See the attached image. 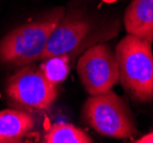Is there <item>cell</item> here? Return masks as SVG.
Returning <instances> with one entry per match:
<instances>
[{
    "instance_id": "30bf717a",
    "label": "cell",
    "mask_w": 153,
    "mask_h": 143,
    "mask_svg": "<svg viewBox=\"0 0 153 143\" xmlns=\"http://www.w3.org/2000/svg\"><path fill=\"white\" fill-rule=\"evenodd\" d=\"M39 70L50 83L58 86L67 79L70 72V57L68 55H58L45 59L42 61Z\"/></svg>"
},
{
    "instance_id": "8992f818",
    "label": "cell",
    "mask_w": 153,
    "mask_h": 143,
    "mask_svg": "<svg viewBox=\"0 0 153 143\" xmlns=\"http://www.w3.org/2000/svg\"><path fill=\"white\" fill-rule=\"evenodd\" d=\"M77 73L89 95L112 89L119 83V64L115 52L106 44L88 47L78 59Z\"/></svg>"
},
{
    "instance_id": "8fae6325",
    "label": "cell",
    "mask_w": 153,
    "mask_h": 143,
    "mask_svg": "<svg viewBox=\"0 0 153 143\" xmlns=\"http://www.w3.org/2000/svg\"><path fill=\"white\" fill-rule=\"evenodd\" d=\"M135 143H153V132H150L145 135L140 136L139 139H136Z\"/></svg>"
},
{
    "instance_id": "5b68a950",
    "label": "cell",
    "mask_w": 153,
    "mask_h": 143,
    "mask_svg": "<svg viewBox=\"0 0 153 143\" xmlns=\"http://www.w3.org/2000/svg\"><path fill=\"white\" fill-rule=\"evenodd\" d=\"M5 94L12 106L28 112H42L52 106L58 95L39 68L24 65L8 78Z\"/></svg>"
},
{
    "instance_id": "6da1fadb",
    "label": "cell",
    "mask_w": 153,
    "mask_h": 143,
    "mask_svg": "<svg viewBox=\"0 0 153 143\" xmlns=\"http://www.w3.org/2000/svg\"><path fill=\"white\" fill-rule=\"evenodd\" d=\"M119 64V83L132 102H153L152 44L131 34L123 37L115 49Z\"/></svg>"
},
{
    "instance_id": "277c9868",
    "label": "cell",
    "mask_w": 153,
    "mask_h": 143,
    "mask_svg": "<svg viewBox=\"0 0 153 143\" xmlns=\"http://www.w3.org/2000/svg\"><path fill=\"white\" fill-rule=\"evenodd\" d=\"M82 117L88 126L106 137L129 139L138 132L128 106L111 89L89 96Z\"/></svg>"
},
{
    "instance_id": "3957f363",
    "label": "cell",
    "mask_w": 153,
    "mask_h": 143,
    "mask_svg": "<svg viewBox=\"0 0 153 143\" xmlns=\"http://www.w3.org/2000/svg\"><path fill=\"white\" fill-rule=\"evenodd\" d=\"M105 36L108 37L109 34L98 30L97 22L83 9L71 8L65 10L48 38L39 61L58 55L71 57L85 47L98 44L97 41Z\"/></svg>"
},
{
    "instance_id": "ba28073f",
    "label": "cell",
    "mask_w": 153,
    "mask_h": 143,
    "mask_svg": "<svg viewBox=\"0 0 153 143\" xmlns=\"http://www.w3.org/2000/svg\"><path fill=\"white\" fill-rule=\"evenodd\" d=\"M35 126L30 112L20 109L0 111V143L21 142Z\"/></svg>"
},
{
    "instance_id": "7a4b0ae2",
    "label": "cell",
    "mask_w": 153,
    "mask_h": 143,
    "mask_svg": "<svg viewBox=\"0 0 153 143\" xmlns=\"http://www.w3.org/2000/svg\"><path fill=\"white\" fill-rule=\"evenodd\" d=\"M65 10L63 7L54 8L42 18L25 23L8 32L0 40V62L21 68L40 60L47 40Z\"/></svg>"
},
{
    "instance_id": "9c48e42d",
    "label": "cell",
    "mask_w": 153,
    "mask_h": 143,
    "mask_svg": "<svg viewBox=\"0 0 153 143\" xmlns=\"http://www.w3.org/2000/svg\"><path fill=\"white\" fill-rule=\"evenodd\" d=\"M46 143H92L93 140L84 131L68 122H54L44 135Z\"/></svg>"
},
{
    "instance_id": "52a82bcc",
    "label": "cell",
    "mask_w": 153,
    "mask_h": 143,
    "mask_svg": "<svg viewBox=\"0 0 153 143\" xmlns=\"http://www.w3.org/2000/svg\"><path fill=\"white\" fill-rule=\"evenodd\" d=\"M124 28L128 34L153 43V0H131L124 13Z\"/></svg>"
}]
</instances>
